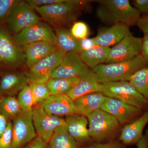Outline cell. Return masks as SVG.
<instances>
[{
    "label": "cell",
    "instance_id": "obj_26",
    "mask_svg": "<svg viewBox=\"0 0 148 148\" xmlns=\"http://www.w3.org/2000/svg\"><path fill=\"white\" fill-rule=\"evenodd\" d=\"M80 80V77L71 78H51L47 82L51 95L67 94Z\"/></svg>",
    "mask_w": 148,
    "mask_h": 148
},
{
    "label": "cell",
    "instance_id": "obj_17",
    "mask_svg": "<svg viewBox=\"0 0 148 148\" xmlns=\"http://www.w3.org/2000/svg\"><path fill=\"white\" fill-rule=\"evenodd\" d=\"M22 50L25 56V62L28 68L58 50L56 43L40 41L23 46Z\"/></svg>",
    "mask_w": 148,
    "mask_h": 148
},
{
    "label": "cell",
    "instance_id": "obj_3",
    "mask_svg": "<svg viewBox=\"0 0 148 148\" xmlns=\"http://www.w3.org/2000/svg\"><path fill=\"white\" fill-rule=\"evenodd\" d=\"M148 67V64L140 55L129 61L112 64H102L92 70L100 83L129 81L137 72Z\"/></svg>",
    "mask_w": 148,
    "mask_h": 148
},
{
    "label": "cell",
    "instance_id": "obj_9",
    "mask_svg": "<svg viewBox=\"0 0 148 148\" xmlns=\"http://www.w3.org/2000/svg\"><path fill=\"white\" fill-rule=\"evenodd\" d=\"M142 38L132 35L127 36L110 48L107 64L129 61L141 55Z\"/></svg>",
    "mask_w": 148,
    "mask_h": 148
},
{
    "label": "cell",
    "instance_id": "obj_23",
    "mask_svg": "<svg viewBox=\"0 0 148 148\" xmlns=\"http://www.w3.org/2000/svg\"><path fill=\"white\" fill-rule=\"evenodd\" d=\"M56 45L58 49L64 53L82 52L80 42L74 38L70 30L64 27L55 28Z\"/></svg>",
    "mask_w": 148,
    "mask_h": 148
},
{
    "label": "cell",
    "instance_id": "obj_38",
    "mask_svg": "<svg viewBox=\"0 0 148 148\" xmlns=\"http://www.w3.org/2000/svg\"><path fill=\"white\" fill-rule=\"evenodd\" d=\"M137 25L144 34H148V14L141 16Z\"/></svg>",
    "mask_w": 148,
    "mask_h": 148
},
{
    "label": "cell",
    "instance_id": "obj_31",
    "mask_svg": "<svg viewBox=\"0 0 148 148\" xmlns=\"http://www.w3.org/2000/svg\"><path fill=\"white\" fill-rule=\"evenodd\" d=\"M70 31L72 36L79 40L87 38L90 33L87 24L82 21L74 22Z\"/></svg>",
    "mask_w": 148,
    "mask_h": 148
},
{
    "label": "cell",
    "instance_id": "obj_2",
    "mask_svg": "<svg viewBox=\"0 0 148 148\" xmlns=\"http://www.w3.org/2000/svg\"><path fill=\"white\" fill-rule=\"evenodd\" d=\"M96 14L104 24L112 26L121 23L129 27L137 25L141 13L128 0H101Z\"/></svg>",
    "mask_w": 148,
    "mask_h": 148
},
{
    "label": "cell",
    "instance_id": "obj_10",
    "mask_svg": "<svg viewBox=\"0 0 148 148\" xmlns=\"http://www.w3.org/2000/svg\"><path fill=\"white\" fill-rule=\"evenodd\" d=\"M65 54L58 49L29 68L25 75L31 82H47L62 62Z\"/></svg>",
    "mask_w": 148,
    "mask_h": 148
},
{
    "label": "cell",
    "instance_id": "obj_27",
    "mask_svg": "<svg viewBox=\"0 0 148 148\" xmlns=\"http://www.w3.org/2000/svg\"><path fill=\"white\" fill-rule=\"evenodd\" d=\"M22 112L18 100L13 96H6L0 101V112L7 120L13 119Z\"/></svg>",
    "mask_w": 148,
    "mask_h": 148
},
{
    "label": "cell",
    "instance_id": "obj_21",
    "mask_svg": "<svg viewBox=\"0 0 148 148\" xmlns=\"http://www.w3.org/2000/svg\"><path fill=\"white\" fill-rule=\"evenodd\" d=\"M106 96L101 91L88 93L77 98L74 104L80 115L87 117L95 111L101 109Z\"/></svg>",
    "mask_w": 148,
    "mask_h": 148
},
{
    "label": "cell",
    "instance_id": "obj_12",
    "mask_svg": "<svg viewBox=\"0 0 148 148\" xmlns=\"http://www.w3.org/2000/svg\"><path fill=\"white\" fill-rule=\"evenodd\" d=\"M13 38L16 44L20 47L31 43L40 41L56 42V41L55 34L51 27L47 23L41 21L14 35Z\"/></svg>",
    "mask_w": 148,
    "mask_h": 148
},
{
    "label": "cell",
    "instance_id": "obj_30",
    "mask_svg": "<svg viewBox=\"0 0 148 148\" xmlns=\"http://www.w3.org/2000/svg\"><path fill=\"white\" fill-rule=\"evenodd\" d=\"M17 100L23 112H32L35 104L30 84L18 93Z\"/></svg>",
    "mask_w": 148,
    "mask_h": 148
},
{
    "label": "cell",
    "instance_id": "obj_19",
    "mask_svg": "<svg viewBox=\"0 0 148 148\" xmlns=\"http://www.w3.org/2000/svg\"><path fill=\"white\" fill-rule=\"evenodd\" d=\"M148 123V109L134 121L124 125L118 139L125 146L136 145L143 137Z\"/></svg>",
    "mask_w": 148,
    "mask_h": 148
},
{
    "label": "cell",
    "instance_id": "obj_34",
    "mask_svg": "<svg viewBox=\"0 0 148 148\" xmlns=\"http://www.w3.org/2000/svg\"><path fill=\"white\" fill-rule=\"evenodd\" d=\"M81 148H127L118 139L112 140L105 143H95Z\"/></svg>",
    "mask_w": 148,
    "mask_h": 148
},
{
    "label": "cell",
    "instance_id": "obj_8",
    "mask_svg": "<svg viewBox=\"0 0 148 148\" xmlns=\"http://www.w3.org/2000/svg\"><path fill=\"white\" fill-rule=\"evenodd\" d=\"M25 62V56L22 49L16 44L9 32L0 27V64L16 67Z\"/></svg>",
    "mask_w": 148,
    "mask_h": 148
},
{
    "label": "cell",
    "instance_id": "obj_14",
    "mask_svg": "<svg viewBox=\"0 0 148 148\" xmlns=\"http://www.w3.org/2000/svg\"><path fill=\"white\" fill-rule=\"evenodd\" d=\"M89 69L83 61L80 54L66 53L61 64L53 72L51 78L81 77L86 74Z\"/></svg>",
    "mask_w": 148,
    "mask_h": 148
},
{
    "label": "cell",
    "instance_id": "obj_29",
    "mask_svg": "<svg viewBox=\"0 0 148 148\" xmlns=\"http://www.w3.org/2000/svg\"><path fill=\"white\" fill-rule=\"evenodd\" d=\"M35 105L43 103L51 95L47 82L30 83Z\"/></svg>",
    "mask_w": 148,
    "mask_h": 148
},
{
    "label": "cell",
    "instance_id": "obj_15",
    "mask_svg": "<svg viewBox=\"0 0 148 148\" xmlns=\"http://www.w3.org/2000/svg\"><path fill=\"white\" fill-rule=\"evenodd\" d=\"M129 26L118 23L108 27H101L93 38L96 45L110 47L119 42L127 36L132 35Z\"/></svg>",
    "mask_w": 148,
    "mask_h": 148
},
{
    "label": "cell",
    "instance_id": "obj_20",
    "mask_svg": "<svg viewBox=\"0 0 148 148\" xmlns=\"http://www.w3.org/2000/svg\"><path fill=\"white\" fill-rule=\"evenodd\" d=\"M30 83L26 75L21 72L6 74L0 82V95L13 96L19 93Z\"/></svg>",
    "mask_w": 148,
    "mask_h": 148
},
{
    "label": "cell",
    "instance_id": "obj_41",
    "mask_svg": "<svg viewBox=\"0 0 148 148\" xmlns=\"http://www.w3.org/2000/svg\"><path fill=\"white\" fill-rule=\"evenodd\" d=\"M8 120L0 112V137L6 129L8 122Z\"/></svg>",
    "mask_w": 148,
    "mask_h": 148
},
{
    "label": "cell",
    "instance_id": "obj_6",
    "mask_svg": "<svg viewBox=\"0 0 148 148\" xmlns=\"http://www.w3.org/2000/svg\"><path fill=\"white\" fill-rule=\"evenodd\" d=\"M26 1L20 2L11 11L5 21L8 32L17 34L22 30L41 21V18Z\"/></svg>",
    "mask_w": 148,
    "mask_h": 148
},
{
    "label": "cell",
    "instance_id": "obj_39",
    "mask_svg": "<svg viewBox=\"0 0 148 148\" xmlns=\"http://www.w3.org/2000/svg\"><path fill=\"white\" fill-rule=\"evenodd\" d=\"M80 45L82 51L88 50L96 45L93 38H86L79 40Z\"/></svg>",
    "mask_w": 148,
    "mask_h": 148
},
{
    "label": "cell",
    "instance_id": "obj_4",
    "mask_svg": "<svg viewBox=\"0 0 148 148\" xmlns=\"http://www.w3.org/2000/svg\"><path fill=\"white\" fill-rule=\"evenodd\" d=\"M88 132L95 143H105L116 140L121 125L115 117L99 109L86 117Z\"/></svg>",
    "mask_w": 148,
    "mask_h": 148
},
{
    "label": "cell",
    "instance_id": "obj_16",
    "mask_svg": "<svg viewBox=\"0 0 148 148\" xmlns=\"http://www.w3.org/2000/svg\"><path fill=\"white\" fill-rule=\"evenodd\" d=\"M65 121L69 134L81 147L93 143L87 128L88 121L86 117L77 114L66 116Z\"/></svg>",
    "mask_w": 148,
    "mask_h": 148
},
{
    "label": "cell",
    "instance_id": "obj_1",
    "mask_svg": "<svg viewBox=\"0 0 148 148\" xmlns=\"http://www.w3.org/2000/svg\"><path fill=\"white\" fill-rule=\"evenodd\" d=\"M93 1L61 0V2L42 6L34 9L47 24L57 27L72 26L84 10L89 9Z\"/></svg>",
    "mask_w": 148,
    "mask_h": 148
},
{
    "label": "cell",
    "instance_id": "obj_32",
    "mask_svg": "<svg viewBox=\"0 0 148 148\" xmlns=\"http://www.w3.org/2000/svg\"><path fill=\"white\" fill-rule=\"evenodd\" d=\"M20 0H0V24L5 22L11 11Z\"/></svg>",
    "mask_w": 148,
    "mask_h": 148
},
{
    "label": "cell",
    "instance_id": "obj_37",
    "mask_svg": "<svg viewBox=\"0 0 148 148\" xmlns=\"http://www.w3.org/2000/svg\"><path fill=\"white\" fill-rule=\"evenodd\" d=\"M141 55L148 64V34H144L142 38Z\"/></svg>",
    "mask_w": 148,
    "mask_h": 148
},
{
    "label": "cell",
    "instance_id": "obj_13",
    "mask_svg": "<svg viewBox=\"0 0 148 148\" xmlns=\"http://www.w3.org/2000/svg\"><path fill=\"white\" fill-rule=\"evenodd\" d=\"M101 109L115 117L121 126L134 121L145 112L117 99L108 97H106Z\"/></svg>",
    "mask_w": 148,
    "mask_h": 148
},
{
    "label": "cell",
    "instance_id": "obj_22",
    "mask_svg": "<svg viewBox=\"0 0 148 148\" xmlns=\"http://www.w3.org/2000/svg\"><path fill=\"white\" fill-rule=\"evenodd\" d=\"M100 85L95 73L90 69L86 74L80 77L79 82L67 95L74 101L83 95L100 91Z\"/></svg>",
    "mask_w": 148,
    "mask_h": 148
},
{
    "label": "cell",
    "instance_id": "obj_33",
    "mask_svg": "<svg viewBox=\"0 0 148 148\" xmlns=\"http://www.w3.org/2000/svg\"><path fill=\"white\" fill-rule=\"evenodd\" d=\"M12 140V122L9 121L6 129L0 137V148H11Z\"/></svg>",
    "mask_w": 148,
    "mask_h": 148
},
{
    "label": "cell",
    "instance_id": "obj_5",
    "mask_svg": "<svg viewBox=\"0 0 148 148\" xmlns=\"http://www.w3.org/2000/svg\"><path fill=\"white\" fill-rule=\"evenodd\" d=\"M100 91L106 97L117 99L145 111L148 102L129 81L100 83Z\"/></svg>",
    "mask_w": 148,
    "mask_h": 148
},
{
    "label": "cell",
    "instance_id": "obj_40",
    "mask_svg": "<svg viewBox=\"0 0 148 148\" xmlns=\"http://www.w3.org/2000/svg\"><path fill=\"white\" fill-rule=\"evenodd\" d=\"M137 148H148V130L136 144Z\"/></svg>",
    "mask_w": 148,
    "mask_h": 148
},
{
    "label": "cell",
    "instance_id": "obj_24",
    "mask_svg": "<svg viewBox=\"0 0 148 148\" xmlns=\"http://www.w3.org/2000/svg\"><path fill=\"white\" fill-rule=\"evenodd\" d=\"M110 47L95 45L80 53L81 58L89 69L93 70L97 66L106 63Z\"/></svg>",
    "mask_w": 148,
    "mask_h": 148
},
{
    "label": "cell",
    "instance_id": "obj_25",
    "mask_svg": "<svg viewBox=\"0 0 148 148\" xmlns=\"http://www.w3.org/2000/svg\"><path fill=\"white\" fill-rule=\"evenodd\" d=\"M49 143L51 148H81L69 134L66 124L56 130Z\"/></svg>",
    "mask_w": 148,
    "mask_h": 148
},
{
    "label": "cell",
    "instance_id": "obj_18",
    "mask_svg": "<svg viewBox=\"0 0 148 148\" xmlns=\"http://www.w3.org/2000/svg\"><path fill=\"white\" fill-rule=\"evenodd\" d=\"M42 106L48 114L59 116L78 114L74 101L67 94L51 95L42 103Z\"/></svg>",
    "mask_w": 148,
    "mask_h": 148
},
{
    "label": "cell",
    "instance_id": "obj_36",
    "mask_svg": "<svg viewBox=\"0 0 148 148\" xmlns=\"http://www.w3.org/2000/svg\"><path fill=\"white\" fill-rule=\"evenodd\" d=\"M47 144V143L42 138L37 135L34 140L28 143L25 148H46Z\"/></svg>",
    "mask_w": 148,
    "mask_h": 148
},
{
    "label": "cell",
    "instance_id": "obj_7",
    "mask_svg": "<svg viewBox=\"0 0 148 148\" xmlns=\"http://www.w3.org/2000/svg\"><path fill=\"white\" fill-rule=\"evenodd\" d=\"M32 114L37 135L47 143H49L56 130L66 124L65 119L47 113L42 105L34 107Z\"/></svg>",
    "mask_w": 148,
    "mask_h": 148
},
{
    "label": "cell",
    "instance_id": "obj_11",
    "mask_svg": "<svg viewBox=\"0 0 148 148\" xmlns=\"http://www.w3.org/2000/svg\"><path fill=\"white\" fill-rule=\"evenodd\" d=\"M32 112L23 111L12 119L13 140L11 148H21L36 137Z\"/></svg>",
    "mask_w": 148,
    "mask_h": 148
},
{
    "label": "cell",
    "instance_id": "obj_28",
    "mask_svg": "<svg viewBox=\"0 0 148 148\" xmlns=\"http://www.w3.org/2000/svg\"><path fill=\"white\" fill-rule=\"evenodd\" d=\"M129 81L148 102V67L137 72Z\"/></svg>",
    "mask_w": 148,
    "mask_h": 148
},
{
    "label": "cell",
    "instance_id": "obj_35",
    "mask_svg": "<svg viewBox=\"0 0 148 148\" xmlns=\"http://www.w3.org/2000/svg\"><path fill=\"white\" fill-rule=\"evenodd\" d=\"M134 7L140 13L145 15L148 14V0H135L133 1Z\"/></svg>",
    "mask_w": 148,
    "mask_h": 148
}]
</instances>
